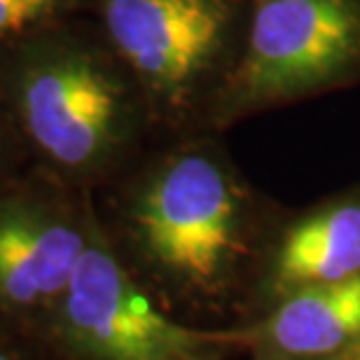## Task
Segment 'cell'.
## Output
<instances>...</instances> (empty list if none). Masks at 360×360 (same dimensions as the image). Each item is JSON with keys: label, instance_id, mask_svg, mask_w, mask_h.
Returning a JSON list of instances; mask_svg holds the SVG:
<instances>
[{"label": "cell", "instance_id": "1", "mask_svg": "<svg viewBox=\"0 0 360 360\" xmlns=\"http://www.w3.org/2000/svg\"><path fill=\"white\" fill-rule=\"evenodd\" d=\"M7 91L33 146L70 174L108 167L148 110L108 42L77 33L26 40L7 68Z\"/></svg>", "mask_w": 360, "mask_h": 360}, {"label": "cell", "instance_id": "2", "mask_svg": "<svg viewBox=\"0 0 360 360\" xmlns=\"http://www.w3.org/2000/svg\"><path fill=\"white\" fill-rule=\"evenodd\" d=\"M98 14L150 112L211 117L243 52L248 0H98Z\"/></svg>", "mask_w": 360, "mask_h": 360}, {"label": "cell", "instance_id": "3", "mask_svg": "<svg viewBox=\"0 0 360 360\" xmlns=\"http://www.w3.org/2000/svg\"><path fill=\"white\" fill-rule=\"evenodd\" d=\"M360 84V0H248L243 52L215 101L225 127Z\"/></svg>", "mask_w": 360, "mask_h": 360}, {"label": "cell", "instance_id": "4", "mask_svg": "<svg viewBox=\"0 0 360 360\" xmlns=\"http://www.w3.org/2000/svg\"><path fill=\"white\" fill-rule=\"evenodd\" d=\"M129 229L157 267L211 285L246 248L250 197L211 146L185 148L143 178L129 201Z\"/></svg>", "mask_w": 360, "mask_h": 360}, {"label": "cell", "instance_id": "5", "mask_svg": "<svg viewBox=\"0 0 360 360\" xmlns=\"http://www.w3.org/2000/svg\"><path fill=\"white\" fill-rule=\"evenodd\" d=\"M61 300L63 333L94 360H176L211 340L157 311L96 229Z\"/></svg>", "mask_w": 360, "mask_h": 360}, {"label": "cell", "instance_id": "6", "mask_svg": "<svg viewBox=\"0 0 360 360\" xmlns=\"http://www.w3.org/2000/svg\"><path fill=\"white\" fill-rule=\"evenodd\" d=\"M87 232L35 201H0V302L33 307L66 292Z\"/></svg>", "mask_w": 360, "mask_h": 360}, {"label": "cell", "instance_id": "7", "mask_svg": "<svg viewBox=\"0 0 360 360\" xmlns=\"http://www.w3.org/2000/svg\"><path fill=\"white\" fill-rule=\"evenodd\" d=\"M360 274V192L314 208L281 229L271 281L283 295Z\"/></svg>", "mask_w": 360, "mask_h": 360}, {"label": "cell", "instance_id": "8", "mask_svg": "<svg viewBox=\"0 0 360 360\" xmlns=\"http://www.w3.org/2000/svg\"><path fill=\"white\" fill-rule=\"evenodd\" d=\"M262 340L283 356L326 360L360 344V274L283 295Z\"/></svg>", "mask_w": 360, "mask_h": 360}, {"label": "cell", "instance_id": "9", "mask_svg": "<svg viewBox=\"0 0 360 360\" xmlns=\"http://www.w3.org/2000/svg\"><path fill=\"white\" fill-rule=\"evenodd\" d=\"M75 0H0V47L45 31Z\"/></svg>", "mask_w": 360, "mask_h": 360}, {"label": "cell", "instance_id": "10", "mask_svg": "<svg viewBox=\"0 0 360 360\" xmlns=\"http://www.w3.org/2000/svg\"><path fill=\"white\" fill-rule=\"evenodd\" d=\"M328 360H360V344H356V347L342 351V354H337V356L328 358Z\"/></svg>", "mask_w": 360, "mask_h": 360}, {"label": "cell", "instance_id": "11", "mask_svg": "<svg viewBox=\"0 0 360 360\" xmlns=\"http://www.w3.org/2000/svg\"><path fill=\"white\" fill-rule=\"evenodd\" d=\"M0 360H10V358H7V356L3 354V351H0Z\"/></svg>", "mask_w": 360, "mask_h": 360}]
</instances>
